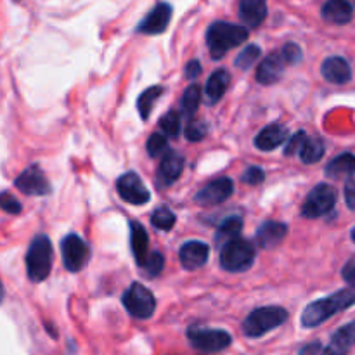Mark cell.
I'll list each match as a JSON object with an SVG mask.
<instances>
[{"instance_id":"obj_43","label":"cell","mask_w":355,"mask_h":355,"mask_svg":"<svg viewBox=\"0 0 355 355\" xmlns=\"http://www.w3.org/2000/svg\"><path fill=\"white\" fill-rule=\"evenodd\" d=\"M200 75H201V64H200V61H196V59H194V61H191L189 64L186 66V78L196 80Z\"/></svg>"},{"instance_id":"obj_3","label":"cell","mask_w":355,"mask_h":355,"mask_svg":"<svg viewBox=\"0 0 355 355\" xmlns=\"http://www.w3.org/2000/svg\"><path fill=\"white\" fill-rule=\"evenodd\" d=\"M52 259H54V250L51 239L45 234H38L30 243L26 252V274L30 281L42 283L47 279L52 269Z\"/></svg>"},{"instance_id":"obj_1","label":"cell","mask_w":355,"mask_h":355,"mask_svg":"<svg viewBox=\"0 0 355 355\" xmlns=\"http://www.w3.org/2000/svg\"><path fill=\"white\" fill-rule=\"evenodd\" d=\"M352 305H355V286L343 288V290L336 291L329 297L319 298V300L309 304L302 314V326L304 328L321 326L329 318L336 315L338 312L347 311Z\"/></svg>"},{"instance_id":"obj_38","label":"cell","mask_w":355,"mask_h":355,"mask_svg":"<svg viewBox=\"0 0 355 355\" xmlns=\"http://www.w3.org/2000/svg\"><path fill=\"white\" fill-rule=\"evenodd\" d=\"M0 207L6 214L10 215H19L21 214V203L14 196H10L7 191H3L2 198H0Z\"/></svg>"},{"instance_id":"obj_37","label":"cell","mask_w":355,"mask_h":355,"mask_svg":"<svg viewBox=\"0 0 355 355\" xmlns=\"http://www.w3.org/2000/svg\"><path fill=\"white\" fill-rule=\"evenodd\" d=\"M281 54H283L284 61L288 64H297L302 61V49L300 45L293 44V42H288L283 49H281Z\"/></svg>"},{"instance_id":"obj_25","label":"cell","mask_w":355,"mask_h":355,"mask_svg":"<svg viewBox=\"0 0 355 355\" xmlns=\"http://www.w3.org/2000/svg\"><path fill=\"white\" fill-rule=\"evenodd\" d=\"M355 173V155L352 153H343L336 156L326 166V175L333 179H342V177H352Z\"/></svg>"},{"instance_id":"obj_23","label":"cell","mask_w":355,"mask_h":355,"mask_svg":"<svg viewBox=\"0 0 355 355\" xmlns=\"http://www.w3.org/2000/svg\"><path fill=\"white\" fill-rule=\"evenodd\" d=\"M321 14L328 23L347 24L352 21L354 9L347 0H326Z\"/></svg>"},{"instance_id":"obj_14","label":"cell","mask_w":355,"mask_h":355,"mask_svg":"<svg viewBox=\"0 0 355 355\" xmlns=\"http://www.w3.org/2000/svg\"><path fill=\"white\" fill-rule=\"evenodd\" d=\"M210 248L203 241H187L180 246L179 260L186 270L201 269L208 262Z\"/></svg>"},{"instance_id":"obj_17","label":"cell","mask_w":355,"mask_h":355,"mask_svg":"<svg viewBox=\"0 0 355 355\" xmlns=\"http://www.w3.org/2000/svg\"><path fill=\"white\" fill-rule=\"evenodd\" d=\"M288 234V225L283 224V222H276V220H269L266 224H262L257 231V243L259 246L266 250H272L277 248L281 243L284 241Z\"/></svg>"},{"instance_id":"obj_44","label":"cell","mask_w":355,"mask_h":355,"mask_svg":"<svg viewBox=\"0 0 355 355\" xmlns=\"http://www.w3.org/2000/svg\"><path fill=\"white\" fill-rule=\"evenodd\" d=\"M352 241L355 243V227L352 229Z\"/></svg>"},{"instance_id":"obj_31","label":"cell","mask_w":355,"mask_h":355,"mask_svg":"<svg viewBox=\"0 0 355 355\" xmlns=\"http://www.w3.org/2000/svg\"><path fill=\"white\" fill-rule=\"evenodd\" d=\"M159 128H162V132L166 135V137H170V139L179 137V134H180L179 113L172 110V111H168V113L163 114L162 120H159Z\"/></svg>"},{"instance_id":"obj_8","label":"cell","mask_w":355,"mask_h":355,"mask_svg":"<svg viewBox=\"0 0 355 355\" xmlns=\"http://www.w3.org/2000/svg\"><path fill=\"white\" fill-rule=\"evenodd\" d=\"M336 200H338V193L331 184H318L305 198L302 215L305 218H319L322 215H328L335 208Z\"/></svg>"},{"instance_id":"obj_35","label":"cell","mask_w":355,"mask_h":355,"mask_svg":"<svg viewBox=\"0 0 355 355\" xmlns=\"http://www.w3.org/2000/svg\"><path fill=\"white\" fill-rule=\"evenodd\" d=\"M307 134H305L304 130H298L297 134L291 135L290 142L286 144V149H284V155L286 156H291V155H300L302 148H304V144L307 142Z\"/></svg>"},{"instance_id":"obj_16","label":"cell","mask_w":355,"mask_h":355,"mask_svg":"<svg viewBox=\"0 0 355 355\" xmlns=\"http://www.w3.org/2000/svg\"><path fill=\"white\" fill-rule=\"evenodd\" d=\"M321 73L326 82L335 83V85H343L352 78V68H350L349 61L340 55H331L326 59L321 66Z\"/></svg>"},{"instance_id":"obj_2","label":"cell","mask_w":355,"mask_h":355,"mask_svg":"<svg viewBox=\"0 0 355 355\" xmlns=\"http://www.w3.org/2000/svg\"><path fill=\"white\" fill-rule=\"evenodd\" d=\"M246 38H248V28L225 21H215L207 31V45L214 59H222L227 51L241 45Z\"/></svg>"},{"instance_id":"obj_30","label":"cell","mask_w":355,"mask_h":355,"mask_svg":"<svg viewBox=\"0 0 355 355\" xmlns=\"http://www.w3.org/2000/svg\"><path fill=\"white\" fill-rule=\"evenodd\" d=\"M175 214L166 207L156 208L151 214V224L155 225L156 229H159V231H172L173 225H175Z\"/></svg>"},{"instance_id":"obj_28","label":"cell","mask_w":355,"mask_h":355,"mask_svg":"<svg viewBox=\"0 0 355 355\" xmlns=\"http://www.w3.org/2000/svg\"><path fill=\"white\" fill-rule=\"evenodd\" d=\"M243 231V220L239 217H229L218 225L217 236H215V241L217 243H227L231 239H236Z\"/></svg>"},{"instance_id":"obj_34","label":"cell","mask_w":355,"mask_h":355,"mask_svg":"<svg viewBox=\"0 0 355 355\" xmlns=\"http://www.w3.org/2000/svg\"><path fill=\"white\" fill-rule=\"evenodd\" d=\"M260 54H262V51H260L259 45H248V47H245L239 52L238 58L234 59V64L238 66L239 69H248L250 66H253V62L260 58Z\"/></svg>"},{"instance_id":"obj_26","label":"cell","mask_w":355,"mask_h":355,"mask_svg":"<svg viewBox=\"0 0 355 355\" xmlns=\"http://www.w3.org/2000/svg\"><path fill=\"white\" fill-rule=\"evenodd\" d=\"M200 103H201V89L196 85V83H193V85L187 87L182 94V99H180V116L187 121L193 120L198 107H200Z\"/></svg>"},{"instance_id":"obj_27","label":"cell","mask_w":355,"mask_h":355,"mask_svg":"<svg viewBox=\"0 0 355 355\" xmlns=\"http://www.w3.org/2000/svg\"><path fill=\"white\" fill-rule=\"evenodd\" d=\"M162 94H163L162 85H153V87H149V89H146L144 92L139 96L137 111H139V114H141L142 120H148L149 114H151V111H153V106H155L156 101L162 97Z\"/></svg>"},{"instance_id":"obj_6","label":"cell","mask_w":355,"mask_h":355,"mask_svg":"<svg viewBox=\"0 0 355 355\" xmlns=\"http://www.w3.org/2000/svg\"><path fill=\"white\" fill-rule=\"evenodd\" d=\"M187 340L191 345L201 352H222L232 343V336L224 329L201 328V326H191L187 329Z\"/></svg>"},{"instance_id":"obj_22","label":"cell","mask_w":355,"mask_h":355,"mask_svg":"<svg viewBox=\"0 0 355 355\" xmlns=\"http://www.w3.org/2000/svg\"><path fill=\"white\" fill-rule=\"evenodd\" d=\"M239 17L250 28H259L267 17V0H241Z\"/></svg>"},{"instance_id":"obj_21","label":"cell","mask_w":355,"mask_h":355,"mask_svg":"<svg viewBox=\"0 0 355 355\" xmlns=\"http://www.w3.org/2000/svg\"><path fill=\"white\" fill-rule=\"evenodd\" d=\"M229 83H231V75H229L227 69L222 68L211 73L207 87H205V101H207V104H210V106L217 104L224 97V94L227 92Z\"/></svg>"},{"instance_id":"obj_11","label":"cell","mask_w":355,"mask_h":355,"mask_svg":"<svg viewBox=\"0 0 355 355\" xmlns=\"http://www.w3.org/2000/svg\"><path fill=\"white\" fill-rule=\"evenodd\" d=\"M232 193H234V182L229 177H220V179L201 187L194 196V201L200 207H215V205L227 201L232 196Z\"/></svg>"},{"instance_id":"obj_42","label":"cell","mask_w":355,"mask_h":355,"mask_svg":"<svg viewBox=\"0 0 355 355\" xmlns=\"http://www.w3.org/2000/svg\"><path fill=\"white\" fill-rule=\"evenodd\" d=\"M342 276L347 283L355 284V259L349 260V262L345 263V267H343L342 270Z\"/></svg>"},{"instance_id":"obj_32","label":"cell","mask_w":355,"mask_h":355,"mask_svg":"<svg viewBox=\"0 0 355 355\" xmlns=\"http://www.w3.org/2000/svg\"><path fill=\"white\" fill-rule=\"evenodd\" d=\"M170 153L168 141H166L165 134H151L148 139V155L151 158H163V156Z\"/></svg>"},{"instance_id":"obj_5","label":"cell","mask_w":355,"mask_h":355,"mask_svg":"<svg viewBox=\"0 0 355 355\" xmlns=\"http://www.w3.org/2000/svg\"><path fill=\"white\" fill-rule=\"evenodd\" d=\"M255 246L241 238L231 239L222 246L220 267L227 272H245L253 266L255 260Z\"/></svg>"},{"instance_id":"obj_19","label":"cell","mask_w":355,"mask_h":355,"mask_svg":"<svg viewBox=\"0 0 355 355\" xmlns=\"http://www.w3.org/2000/svg\"><path fill=\"white\" fill-rule=\"evenodd\" d=\"M288 135H290L288 128L283 123L274 121V123L267 125L259 132V135L255 137V146L260 151H272V149H276L277 146L286 141Z\"/></svg>"},{"instance_id":"obj_24","label":"cell","mask_w":355,"mask_h":355,"mask_svg":"<svg viewBox=\"0 0 355 355\" xmlns=\"http://www.w3.org/2000/svg\"><path fill=\"white\" fill-rule=\"evenodd\" d=\"M148 232H146L144 225L141 222H132L130 224V245H132V252H134L135 262L137 266H142L148 259Z\"/></svg>"},{"instance_id":"obj_9","label":"cell","mask_w":355,"mask_h":355,"mask_svg":"<svg viewBox=\"0 0 355 355\" xmlns=\"http://www.w3.org/2000/svg\"><path fill=\"white\" fill-rule=\"evenodd\" d=\"M62 262L69 272H80L89 263L90 248L80 236L68 234L61 241Z\"/></svg>"},{"instance_id":"obj_15","label":"cell","mask_w":355,"mask_h":355,"mask_svg":"<svg viewBox=\"0 0 355 355\" xmlns=\"http://www.w3.org/2000/svg\"><path fill=\"white\" fill-rule=\"evenodd\" d=\"M288 62L284 61L283 54L281 52H272L267 58H263V61L260 62V66L257 68V82L262 83V85H272L281 80V76L284 75V68H286Z\"/></svg>"},{"instance_id":"obj_29","label":"cell","mask_w":355,"mask_h":355,"mask_svg":"<svg viewBox=\"0 0 355 355\" xmlns=\"http://www.w3.org/2000/svg\"><path fill=\"white\" fill-rule=\"evenodd\" d=\"M298 156H300V159L305 165H314V163L321 162L322 156H324V142L321 139L309 137Z\"/></svg>"},{"instance_id":"obj_10","label":"cell","mask_w":355,"mask_h":355,"mask_svg":"<svg viewBox=\"0 0 355 355\" xmlns=\"http://www.w3.org/2000/svg\"><path fill=\"white\" fill-rule=\"evenodd\" d=\"M14 186H16L17 191L28 194V196L51 194V182H49L47 177H45V173L42 172L38 165H31L26 170H23L14 180Z\"/></svg>"},{"instance_id":"obj_18","label":"cell","mask_w":355,"mask_h":355,"mask_svg":"<svg viewBox=\"0 0 355 355\" xmlns=\"http://www.w3.org/2000/svg\"><path fill=\"white\" fill-rule=\"evenodd\" d=\"M355 347V321L336 329L322 355H347Z\"/></svg>"},{"instance_id":"obj_12","label":"cell","mask_w":355,"mask_h":355,"mask_svg":"<svg viewBox=\"0 0 355 355\" xmlns=\"http://www.w3.org/2000/svg\"><path fill=\"white\" fill-rule=\"evenodd\" d=\"M118 194L123 201L130 205H144L151 200L148 187L135 172H127L116 180Z\"/></svg>"},{"instance_id":"obj_13","label":"cell","mask_w":355,"mask_h":355,"mask_svg":"<svg viewBox=\"0 0 355 355\" xmlns=\"http://www.w3.org/2000/svg\"><path fill=\"white\" fill-rule=\"evenodd\" d=\"M170 19H172V6L166 2H159L141 21V24L137 26V31L144 35H159L168 28Z\"/></svg>"},{"instance_id":"obj_33","label":"cell","mask_w":355,"mask_h":355,"mask_svg":"<svg viewBox=\"0 0 355 355\" xmlns=\"http://www.w3.org/2000/svg\"><path fill=\"white\" fill-rule=\"evenodd\" d=\"M163 266H165V259H163L162 253L153 252V253H149L148 259H146V262L139 267L142 269L144 276L151 279V277L159 276V272L163 270Z\"/></svg>"},{"instance_id":"obj_36","label":"cell","mask_w":355,"mask_h":355,"mask_svg":"<svg viewBox=\"0 0 355 355\" xmlns=\"http://www.w3.org/2000/svg\"><path fill=\"white\" fill-rule=\"evenodd\" d=\"M208 127L203 121H189V125L186 127V139L187 141H201L207 135Z\"/></svg>"},{"instance_id":"obj_39","label":"cell","mask_w":355,"mask_h":355,"mask_svg":"<svg viewBox=\"0 0 355 355\" xmlns=\"http://www.w3.org/2000/svg\"><path fill=\"white\" fill-rule=\"evenodd\" d=\"M241 179L243 182L250 184V186H259V184H262L263 179H266V173H263V170L259 168V166H250V168L243 173Z\"/></svg>"},{"instance_id":"obj_40","label":"cell","mask_w":355,"mask_h":355,"mask_svg":"<svg viewBox=\"0 0 355 355\" xmlns=\"http://www.w3.org/2000/svg\"><path fill=\"white\" fill-rule=\"evenodd\" d=\"M345 201L350 210H355V179L350 177L345 184Z\"/></svg>"},{"instance_id":"obj_20","label":"cell","mask_w":355,"mask_h":355,"mask_svg":"<svg viewBox=\"0 0 355 355\" xmlns=\"http://www.w3.org/2000/svg\"><path fill=\"white\" fill-rule=\"evenodd\" d=\"M184 170V158L177 153L170 151L166 153L162 158L158 168V182L162 186H172L173 182H177L180 175H182Z\"/></svg>"},{"instance_id":"obj_41","label":"cell","mask_w":355,"mask_h":355,"mask_svg":"<svg viewBox=\"0 0 355 355\" xmlns=\"http://www.w3.org/2000/svg\"><path fill=\"white\" fill-rule=\"evenodd\" d=\"M322 354H324V347H322V343L312 342L309 343V345H305L298 355H322Z\"/></svg>"},{"instance_id":"obj_7","label":"cell","mask_w":355,"mask_h":355,"mask_svg":"<svg viewBox=\"0 0 355 355\" xmlns=\"http://www.w3.org/2000/svg\"><path fill=\"white\" fill-rule=\"evenodd\" d=\"M121 304L135 319L153 318L156 311V298L144 284L134 283L121 297Z\"/></svg>"},{"instance_id":"obj_4","label":"cell","mask_w":355,"mask_h":355,"mask_svg":"<svg viewBox=\"0 0 355 355\" xmlns=\"http://www.w3.org/2000/svg\"><path fill=\"white\" fill-rule=\"evenodd\" d=\"M288 318H290V314H288L286 309L277 307V305L255 309L243 321V333L248 338H260L272 329L283 326L288 321Z\"/></svg>"}]
</instances>
